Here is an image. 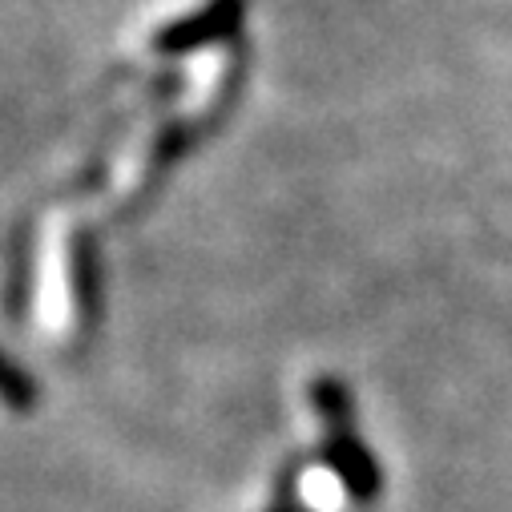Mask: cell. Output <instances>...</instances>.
<instances>
[{
    "mask_svg": "<svg viewBox=\"0 0 512 512\" xmlns=\"http://www.w3.org/2000/svg\"><path fill=\"white\" fill-rule=\"evenodd\" d=\"M315 404L327 420V456L335 464V472L343 476V484L351 488V496L367 500L379 492V464L371 460V452L355 440L351 428V396L339 379H319L315 383Z\"/></svg>",
    "mask_w": 512,
    "mask_h": 512,
    "instance_id": "cell-1",
    "label": "cell"
},
{
    "mask_svg": "<svg viewBox=\"0 0 512 512\" xmlns=\"http://www.w3.org/2000/svg\"><path fill=\"white\" fill-rule=\"evenodd\" d=\"M238 17H242V0H214V5H206L190 21H178L174 29H166L158 37V49L162 53H190L198 45H214L238 29Z\"/></svg>",
    "mask_w": 512,
    "mask_h": 512,
    "instance_id": "cell-2",
    "label": "cell"
},
{
    "mask_svg": "<svg viewBox=\"0 0 512 512\" xmlns=\"http://www.w3.org/2000/svg\"><path fill=\"white\" fill-rule=\"evenodd\" d=\"M73 287H77V307H81V319L97 315V267H93V242H77V263H73Z\"/></svg>",
    "mask_w": 512,
    "mask_h": 512,
    "instance_id": "cell-3",
    "label": "cell"
},
{
    "mask_svg": "<svg viewBox=\"0 0 512 512\" xmlns=\"http://www.w3.org/2000/svg\"><path fill=\"white\" fill-rule=\"evenodd\" d=\"M0 400H5L9 408H17V412H25V408L37 400L33 379H29L21 367H13L5 355H0Z\"/></svg>",
    "mask_w": 512,
    "mask_h": 512,
    "instance_id": "cell-4",
    "label": "cell"
},
{
    "mask_svg": "<svg viewBox=\"0 0 512 512\" xmlns=\"http://www.w3.org/2000/svg\"><path fill=\"white\" fill-rule=\"evenodd\" d=\"M275 512H303V508H299V504L291 500V492H283V500L275 504Z\"/></svg>",
    "mask_w": 512,
    "mask_h": 512,
    "instance_id": "cell-5",
    "label": "cell"
}]
</instances>
